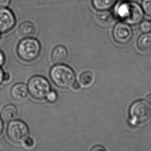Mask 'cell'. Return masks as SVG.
<instances>
[{
    "label": "cell",
    "mask_w": 151,
    "mask_h": 151,
    "mask_svg": "<svg viewBox=\"0 0 151 151\" xmlns=\"http://www.w3.org/2000/svg\"><path fill=\"white\" fill-rule=\"evenodd\" d=\"M116 0H92L93 6L96 10H109L116 3Z\"/></svg>",
    "instance_id": "14"
},
{
    "label": "cell",
    "mask_w": 151,
    "mask_h": 151,
    "mask_svg": "<svg viewBox=\"0 0 151 151\" xmlns=\"http://www.w3.org/2000/svg\"><path fill=\"white\" fill-rule=\"evenodd\" d=\"M91 151H105L106 149L104 148L103 147L101 146V145H96L94 146V147H92L91 149Z\"/></svg>",
    "instance_id": "23"
},
{
    "label": "cell",
    "mask_w": 151,
    "mask_h": 151,
    "mask_svg": "<svg viewBox=\"0 0 151 151\" xmlns=\"http://www.w3.org/2000/svg\"><path fill=\"white\" fill-rule=\"evenodd\" d=\"M146 102H147L150 106H151V94L147 95L146 97Z\"/></svg>",
    "instance_id": "28"
},
{
    "label": "cell",
    "mask_w": 151,
    "mask_h": 151,
    "mask_svg": "<svg viewBox=\"0 0 151 151\" xmlns=\"http://www.w3.org/2000/svg\"><path fill=\"white\" fill-rule=\"evenodd\" d=\"M151 117V108L146 101L139 100L131 105L129 109V121L133 126L144 124Z\"/></svg>",
    "instance_id": "4"
},
{
    "label": "cell",
    "mask_w": 151,
    "mask_h": 151,
    "mask_svg": "<svg viewBox=\"0 0 151 151\" xmlns=\"http://www.w3.org/2000/svg\"><path fill=\"white\" fill-rule=\"evenodd\" d=\"M27 86L22 83L15 84L12 86L10 94L12 99L17 101H23L27 98L29 96Z\"/></svg>",
    "instance_id": "9"
},
{
    "label": "cell",
    "mask_w": 151,
    "mask_h": 151,
    "mask_svg": "<svg viewBox=\"0 0 151 151\" xmlns=\"http://www.w3.org/2000/svg\"><path fill=\"white\" fill-rule=\"evenodd\" d=\"M16 24V18L11 10L0 8V34L10 31Z\"/></svg>",
    "instance_id": "8"
},
{
    "label": "cell",
    "mask_w": 151,
    "mask_h": 151,
    "mask_svg": "<svg viewBox=\"0 0 151 151\" xmlns=\"http://www.w3.org/2000/svg\"><path fill=\"white\" fill-rule=\"evenodd\" d=\"M80 81L84 87H89L94 82L93 74L91 72H84L80 76Z\"/></svg>",
    "instance_id": "16"
},
{
    "label": "cell",
    "mask_w": 151,
    "mask_h": 151,
    "mask_svg": "<svg viewBox=\"0 0 151 151\" xmlns=\"http://www.w3.org/2000/svg\"><path fill=\"white\" fill-rule=\"evenodd\" d=\"M29 93L36 100L45 99L51 91L49 82L41 76H34L31 78L27 84Z\"/></svg>",
    "instance_id": "5"
},
{
    "label": "cell",
    "mask_w": 151,
    "mask_h": 151,
    "mask_svg": "<svg viewBox=\"0 0 151 151\" xmlns=\"http://www.w3.org/2000/svg\"><path fill=\"white\" fill-rule=\"evenodd\" d=\"M10 2V0H0V8H6Z\"/></svg>",
    "instance_id": "21"
},
{
    "label": "cell",
    "mask_w": 151,
    "mask_h": 151,
    "mask_svg": "<svg viewBox=\"0 0 151 151\" xmlns=\"http://www.w3.org/2000/svg\"><path fill=\"white\" fill-rule=\"evenodd\" d=\"M19 33L23 38L33 37L36 33L35 25L30 21H25L19 27Z\"/></svg>",
    "instance_id": "12"
},
{
    "label": "cell",
    "mask_w": 151,
    "mask_h": 151,
    "mask_svg": "<svg viewBox=\"0 0 151 151\" xmlns=\"http://www.w3.org/2000/svg\"><path fill=\"white\" fill-rule=\"evenodd\" d=\"M10 74L8 73H5L4 76V82H8L10 80Z\"/></svg>",
    "instance_id": "26"
},
{
    "label": "cell",
    "mask_w": 151,
    "mask_h": 151,
    "mask_svg": "<svg viewBox=\"0 0 151 151\" xmlns=\"http://www.w3.org/2000/svg\"><path fill=\"white\" fill-rule=\"evenodd\" d=\"M141 7L147 16L151 17V0H142Z\"/></svg>",
    "instance_id": "18"
},
{
    "label": "cell",
    "mask_w": 151,
    "mask_h": 151,
    "mask_svg": "<svg viewBox=\"0 0 151 151\" xmlns=\"http://www.w3.org/2000/svg\"><path fill=\"white\" fill-rule=\"evenodd\" d=\"M4 129V124H3V121L2 120V118L0 116V135L2 134L3 131Z\"/></svg>",
    "instance_id": "27"
},
{
    "label": "cell",
    "mask_w": 151,
    "mask_h": 151,
    "mask_svg": "<svg viewBox=\"0 0 151 151\" xmlns=\"http://www.w3.org/2000/svg\"><path fill=\"white\" fill-rule=\"evenodd\" d=\"M68 52L65 47L63 45H57L53 49L51 58L53 63L56 65L64 63L68 58Z\"/></svg>",
    "instance_id": "10"
},
{
    "label": "cell",
    "mask_w": 151,
    "mask_h": 151,
    "mask_svg": "<svg viewBox=\"0 0 151 151\" xmlns=\"http://www.w3.org/2000/svg\"><path fill=\"white\" fill-rule=\"evenodd\" d=\"M23 144L24 145L25 147H33V146L34 145V141L32 138H29L28 137L24 142H23Z\"/></svg>",
    "instance_id": "20"
},
{
    "label": "cell",
    "mask_w": 151,
    "mask_h": 151,
    "mask_svg": "<svg viewBox=\"0 0 151 151\" xmlns=\"http://www.w3.org/2000/svg\"><path fill=\"white\" fill-rule=\"evenodd\" d=\"M4 73L3 70L2 69V68L0 67V86L1 85L2 83L4 82Z\"/></svg>",
    "instance_id": "24"
},
{
    "label": "cell",
    "mask_w": 151,
    "mask_h": 151,
    "mask_svg": "<svg viewBox=\"0 0 151 151\" xmlns=\"http://www.w3.org/2000/svg\"><path fill=\"white\" fill-rule=\"evenodd\" d=\"M72 88L73 89V90H80V89H81V86H80L79 83L76 81L75 83L73 85V86L72 87Z\"/></svg>",
    "instance_id": "25"
},
{
    "label": "cell",
    "mask_w": 151,
    "mask_h": 151,
    "mask_svg": "<svg viewBox=\"0 0 151 151\" xmlns=\"http://www.w3.org/2000/svg\"><path fill=\"white\" fill-rule=\"evenodd\" d=\"M18 115V110L16 107L9 104L4 107L1 113V118L5 122L9 123L16 119Z\"/></svg>",
    "instance_id": "11"
},
{
    "label": "cell",
    "mask_w": 151,
    "mask_h": 151,
    "mask_svg": "<svg viewBox=\"0 0 151 151\" xmlns=\"http://www.w3.org/2000/svg\"><path fill=\"white\" fill-rule=\"evenodd\" d=\"M139 29L142 33H150L151 32V21L142 20L139 23Z\"/></svg>",
    "instance_id": "17"
},
{
    "label": "cell",
    "mask_w": 151,
    "mask_h": 151,
    "mask_svg": "<svg viewBox=\"0 0 151 151\" xmlns=\"http://www.w3.org/2000/svg\"><path fill=\"white\" fill-rule=\"evenodd\" d=\"M133 36V30L131 25L123 22L116 23L112 31V36L114 41L122 45L129 43Z\"/></svg>",
    "instance_id": "7"
},
{
    "label": "cell",
    "mask_w": 151,
    "mask_h": 151,
    "mask_svg": "<svg viewBox=\"0 0 151 151\" xmlns=\"http://www.w3.org/2000/svg\"><path fill=\"white\" fill-rule=\"evenodd\" d=\"M50 76L53 83L61 89L71 88L76 81L73 70L61 64L53 66L50 70Z\"/></svg>",
    "instance_id": "2"
},
{
    "label": "cell",
    "mask_w": 151,
    "mask_h": 151,
    "mask_svg": "<svg viewBox=\"0 0 151 151\" xmlns=\"http://www.w3.org/2000/svg\"><path fill=\"white\" fill-rule=\"evenodd\" d=\"M144 14L141 5L134 1L123 2L117 9V15L121 20L130 25L139 24L143 20Z\"/></svg>",
    "instance_id": "1"
},
{
    "label": "cell",
    "mask_w": 151,
    "mask_h": 151,
    "mask_svg": "<svg viewBox=\"0 0 151 151\" xmlns=\"http://www.w3.org/2000/svg\"><path fill=\"white\" fill-rule=\"evenodd\" d=\"M96 17L101 23L104 24L110 23L113 20V15L109 10H98Z\"/></svg>",
    "instance_id": "15"
},
{
    "label": "cell",
    "mask_w": 151,
    "mask_h": 151,
    "mask_svg": "<svg viewBox=\"0 0 151 151\" xmlns=\"http://www.w3.org/2000/svg\"><path fill=\"white\" fill-rule=\"evenodd\" d=\"M137 47L143 52L151 50V33H143L137 40Z\"/></svg>",
    "instance_id": "13"
},
{
    "label": "cell",
    "mask_w": 151,
    "mask_h": 151,
    "mask_svg": "<svg viewBox=\"0 0 151 151\" xmlns=\"http://www.w3.org/2000/svg\"><path fill=\"white\" fill-rule=\"evenodd\" d=\"M5 62V56L3 52L0 51V67L4 65Z\"/></svg>",
    "instance_id": "22"
},
{
    "label": "cell",
    "mask_w": 151,
    "mask_h": 151,
    "mask_svg": "<svg viewBox=\"0 0 151 151\" xmlns=\"http://www.w3.org/2000/svg\"><path fill=\"white\" fill-rule=\"evenodd\" d=\"M29 131L27 125L19 120H14L9 122L7 128V135L13 143H23L29 137Z\"/></svg>",
    "instance_id": "6"
},
{
    "label": "cell",
    "mask_w": 151,
    "mask_h": 151,
    "mask_svg": "<svg viewBox=\"0 0 151 151\" xmlns=\"http://www.w3.org/2000/svg\"><path fill=\"white\" fill-rule=\"evenodd\" d=\"M46 99L50 103H55L57 101L58 99V95L57 93L54 91H50V92L47 94Z\"/></svg>",
    "instance_id": "19"
},
{
    "label": "cell",
    "mask_w": 151,
    "mask_h": 151,
    "mask_svg": "<svg viewBox=\"0 0 151 151\" xmlns=\"http://www.w3.org/2000/svg\"><path fill=\"white\" fill-rule=\"evenodd\" d=\"M41 45L38 40L32 37L24 38L19 43L17 53L22 61L32 63L39 58Z\"/></svg>",
    "instance_id": "3"
}]
</instances>
